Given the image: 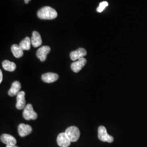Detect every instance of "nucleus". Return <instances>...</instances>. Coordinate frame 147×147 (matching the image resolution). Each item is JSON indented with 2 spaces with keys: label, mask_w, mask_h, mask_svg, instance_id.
<instances>
[{
  "label": "nucleus",
  "mask_w": 147,
  "mask_h": 147,
  "mask_svg": "<svg viewBox=\"0 0 147 147\" xmlns=\"http://www.w3.org/2000/svg\"><path fill=\"white\" fill-rule=\"evenodd\" d=\"M58 74L53 73H47L44 74L42 76V80L44 82L47 84L53 83L56 81L58 79Z\"/></svg>",
  "instance_id": "obj_11"
},
{
  "label": "nucleus",
  "mask_w": 147,
  "mask_h": 147,
  "mask_svg": "<svg viewBox=\"0 0 147 147\" xmlns=\"http://www.w3.org/2000/svg\"><path fill=\"white\" fill-rule=\"evenodd\" d=\"M25 1V3L26 4H27L31 0H24Z\"/></svg>",
  "instance_id": "obj_20"
},
{
  "label": "nucleus",
  "mask_w": 147,
  "mask_h": 147,
  "mask_svg": "<svg viewBox=\"0 0 147 147\" xmlns=\"http://www.w3.org/2000/svg\"><path fill=\"white\" fill-rule=\"evenodd\" d=\"M16 107L18 110H22L26 107V101L25 99V93L24 91H20L16 95Z\"/></svg>",
  "instance_id": "obj_8"
},
{
  "label": "nucleus",
  "mask_w": 147,
  "mask_h": 147,
  "mask_svg": "<svg viewBox=\"0 0 147 147\" xmlns=\"http://www.w3.org/2000/svg\"><path fill=\"white\" fill-rule=\"evenodd\" d=\"M31 38L27 37L21 41L19 44V46L23 50H29L31 48Z\"/></svg>",
  "instance_id": "obj_17"
},
{
  "label": "nucleus",
  "mask_w": 147,
  "mask_h": 147,
  "mask_svg": "<svg viewBox=\"0 0 147 147\" xmlns=\"http://www.w3.org/2000/svg\"><path fill=\"white\" fill-rule=\"evenodd\" d=\"M2 80H3V74H2V70H0V83L2 82Z\"/></svg>",
  "instance_id": "obj_19"
},
{
  "label": "nucleus",
  "mask_w": 147,
  "mask_h": 147,
  "mask_svg": "<svg viewBox=\"0 0 147 147\" xmlns=\"http://www.w3.org/2000/svg\"><path fill=\"white\" fill-rule=\"evenodd\" d=\"M1 141L7 146H15L16 144V140L14 137L5 134L1 135Z\"/></svg>",
  "instance_id": "obj_12"
},
{
  "label": "nucleus",
  "mask_w": 147,
  "mask_h": 147,
  "mask_svg": "<svg viewBox=\"0 0 147 147\" xmlns=\"http://www.w3.org/2000/svg\"><path fill=\"white\" fill-rule=\"evenodd\" d=\"M2 67L5 70L12 72L16 70V65L14 62L8 60H5L2 62Z\"/></svg>",
  "instance_id": "obj_16"
},
{
  "label": "nucleus",
  "mask_w": 147,
  "mask_h": 147,
  "mask_svg": "<svg viewBox=\"0 0 147 147\" xmlns=\"http://www.w3.org/2000/svg\"><path fill=\"white\" fill-rule=\"evenodd\" d=\"M6 147H18L17 146H6Z\"/></svg>",
  "instance_id": "obj_21"
},
{
  "label": "nucleus",
  "mask_w": 147,
  "mask_h": 147,
  "mask_svg": "<svg viewBox=\"0 0 147 147\" xmlns=\"http://www.w3.org/2000/svg\"><path fill=\"white\" fill-rule=\"evenodd\" d=\"M65 132L68 136L71 142H76L80 136V132L78 127L76 126H70L68 127Z\"/></svg>",
  "instance_id": "obj_2"
},
{
  "label": "nucleus",
  "mask_w": 147,
  "mask_h": 147,
  "mask_svg": "<svg viewBox=\"0 0 147 147\" xmlns=\"http://www.w3.org/2000/svg\"><path fill=\"white\" fill-rule=\"evenodd\" d=\"M32 131L31 126L27 124H20L18 126V132L22 137L30 135Z\"/></svg>",
  "instance_id": "obj_10"
},
{
  "label": "nucleus",
  "mask_w": 147,
  "mask_h": 147,
  "mask_svg": "<svg viewBox=\"0 0 147 147\" xmlns=\"http://www.w3.org/2000/svg\"><path fill=\"white\" fill-rule=\"evenodd\" d=\"M21 89V84L19 81H16L14 82L11 86L10 89L8 90V94L10 96H14L17 95L20 92V90Z\"/></svg>",
  "instance_id": "obj_14"
},
{
  "label": "nucleus",
  "mask_w": 147,
  "mask_h": 147,
  "mask_svg": "<svg viewBox=\"0 0 147 147\" xmlns=\"http://www.w3.org/2000/svg\"><path fill=\"white\" fill-rule=\"evenodd\" d=\"M57 142L59 147H68L70 145L71 141L65 132H62L58 135Z\"/></svg>",
  "instance_id": "obj_5"
},
{
  "label": "nucleus",
  "mask_w": 147,
  "mask_h": 147,
  "mask_svg": "<svg viewBox=\"0 0 147 147\" xmlns=\"http://www.w3.org/2000/svg\"><path fill=\"white\" fill-rule=\"evenodd\" d=\"M37 16L39 18L43 20H53L57 16L56 10L50 7H44L38 11Z\"/></svg>",
  "instance_id": "obj_1"
},
{
  "label": "nucleus",
  "mask_w": 147,
  "mask_h": 147,
  "mask_svg": "<svg viewBox=\"0 0 147 147\" xmlns=\"http://www.w3.org/2000/svg\"><path fill=\"white\" fill-rule=\"evenodd\" d=\"M87 60L86 58H81L78 61L74 62L71 64V69L74 73H79V71L82 69V68L86 64Z\"/></svg>",
  "instance_id": "obj_9"
},
{
  "label": "nucleus",
  "mask_w": 147,
  "mask_h": 147,
  "mask_svg": "<svg viewBox=\"0 0 147 147\" xmlns=\"http://www.w3.org/2000/svg\"><path fill=\"white\" fill-rule=\"evenodd\" d=\"M98 138L102 142L112 143L113 142V137L108 134L105 126H100L98 128Z\"/></svg>",
  "instance_id": "obj_4"
},
{
  "label": "nucleus",
  "mask_w": 147,
  "mask_h": 147,
  "mask_svg": "<svg viewBox=\"0 0 147 147\" xmlns=\"http://www.w3.org/2000/svg\"><path fill=\"white\" fill-rule=\"evenodd\" d=\"M31 44L33 47H40L42 44V40L40 34L37 31H33L32 36Z\"/></svg>",
  "instance_id": "obj_13"
},
{
  "label": "nucleus",
  "mask_w": 147,
  "mask_h": 147,
  "mask_svg": "<svg viewBox=\"0 0 147 147\" xmlns=\"http://www.w3.org/2000/svg\"><path fill=\"white\" fill-rule=\"evenodd\" d=\"M23 117L27 121L36 120L37 119L38 115L33 110L31 104H29L25 107L23 111Z\"/></svg>",
  "instance_id": "obj_3"
},
{
  "label": "nucleus",
  "mask_w": 147,
  "mask_h": 147,
  "mask_svg": "<svg viewBox=\"0 0 147 147\" xmlns=\"http://www.w3.org/2000/svg\"><path fill=\"white\" fill-rule=\"evenodd\" d=\"M87 55V51L84 48H79L78 50L72 51L70 54V57L72 61H76L81 58H84Z\"/></svg>",
  "instance_id": "obj_7"
},
{
  "label": "nucleus",
  "mask_w": 147,
  "mask_h": 147,
  "mask_svg": "<svg viewBox=\"0 0 147 147\" xmlns=\"http://www.w3.org/2000/svg\"><path fill=\"white\" fill-rule=\"evenodd\" d=\"M51 49L49 46H42L37 50L36 55L38 58L41 62H44L46 60L47 54L50 52Z\"/></svg>",
  "instance_id": "obj_6"
},
{
  "label": "nucleus",
  "mask_w": 147,
  "mask_h": 147,
  "mask_svg": "<svg viewBox=\"0 0 147 147\" xmlns=\"http://www.w3.org/2000/svg\"><path fill=\"white\" fill-rule=\"evenodd\" d=\"M108 5H109V3H108L107 2H106V1L102 2H101L100 4H99V6L97 8L96 11H97L98 13L102 12V11L105 9V8L108 6Z\"/></svg>",
  "instance_id": "obj_18"
},
{
  "label": "nucleus",
  "mask_w": 147,
  "mask_h": 147,
  "mask_svg": "<svg viewBox=\"0 0 147 147\" xmlns=\"http://www.w3.org/2000/svg\"><path fill=\"white\" fill-rule=\"evenodd\" d=\"M11 50L14 56L16 58H20L24 55V50L17 44L13 45L11 47Z\"/></svg>",
  "instance_id": "obj_15"
}]
</instances>
